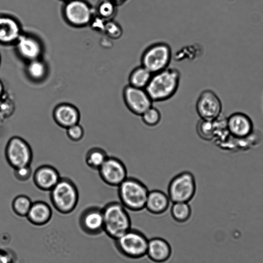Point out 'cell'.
I'll return each mask as SVG.
<instances>
[{"label": "cell", "instance_id": "obj_1", "mask_svg": "<svg viewBox=\"0 0 263 263\" xmlns=\"http://www.w3.org/2000/svg\"><path fill=\"white\" fill-rule=\"evenodd\" d=\"M180 78V72L177 69L168 67L153 73L145 90L153 102L167 100L176 93Z\"/></svg>", "mask_w": 263, "mask_h": 263}, {"label": "cell", "instance_id": "obj_2", "mask_svg": "<svg viewBox=\"0 0 263 263\" xmlns=\"http://www.w3.org/2000/svg\"><path fill=\"white\" fill-rule=\"evenodd\" d=\"M104 231L111 238L117 239L131 229L127 210L120 202L112 201L102 209Z\"/></svg>", "mask_w": 263, "mask_h": 263}, {"label": "cell", "instance_id": "obj_3", "mask_svg": "<svg viewBox=\"0 0 263 263\" xmlns=\"http://www.w3.org/2000/svg\"><path fill=\"white\" fill-rule=\"evenodd\" d=\"M118 187L120 202L127 210L138 212L145 209L149 191L142 181L127 177Z\"/></svg>", "mask_w": 263, "mask_h": 263}, {"label": "cell", "instance_id": "obj_4", "mask_svg": "<svg viewBox=\"0 0 263 263\" xmlns=\"http://www.w3.org/2000/svg\"><path fill=\"white\" fill-rule=\"evenodd\" d=\"M50 199L54 209L67 214L76 208L79 201V192L74 183L70 179L61 177L50 191Z\"/></svg>", "mask_w": 263, "mask_h": 263}, {"label": "cell", "instance_id": "obj_5", "mask_svg": "<svg viewBox=\"0 0 263 263\" xmlns=\"http://www.w3.org/2000/svg\"><path fill=\"white\" fill-rule=\"evenodd\" d=\"M172 49L164 42H156L149 45L141 56V65L153 74L170 67L172 60Z\"/></svg>", "mask_w": 263, "mask_h": 263}, {"label": "cell", "instance_id": "obj_6", "mask_svg": "<svg viewBox=\"0 0 263 263\" xmlns=\"http://www.w3.org/2000/svg\"><path fill=\"white\" fill-rule=\"evenodd\" d=\"M115 240L119 252L127 258L138 259L146 254L148 239L139 230L131 228Z\"/></svg>", "mask_w": 263, "mask_h": 263}, {"label": "cell", "instance_id": "obj_7", "mask_svg": "<svg viewBox=\"0 0 263 263\" xmlns=\"http://www.w3.org/2000/svg\"><path fill=\"white\" fill-rule=\"evenodd\" d=\"M196 191V183L193 174L185 171L172 178L168 185L167 194L172 203L189 202L194 197Z\"/></svg>", "mask_w": 263, "mask_h": 263}, {"label": "cell", "instance_id": "obj_8", "mask_svg": "<svg viewBox=\"0 0 263 263\" xmlns=\"http://www.w3.org/2000/svg\"><path fill=\"white\" fill-rule=\"evenodd\" d=\"M5 156L8 164L13 169L30 165L33 158L31 148L24 139L14 136L8 141Z\"/></svg>", "mask_w": 263, "mask_h": 263}, {"label": "cell", "instance_id": "obj_9", "mask_svg": "<svg viewBox=\"0 0 263 263\" xmlns=\"http://www.w3.org/2000/svg\"><path fill=\"white\" fill-rule=\"evenodd\" d=\"M196 110L200 119L214 121L220 117L222 104L214 91L205 89L200 93L198 98Z\"/></svg>", "mask_w": 263, "mask_h": 263}, {"label": "cell", "instance_id": "obj_10", "mask_svg": "<svg viewBox=\"0 0 263 263\" xmlns=\"http://www.w3.org/2000/svg\"><path fill=\"white\" fill-rule=\"evenodd\" d=\"M122 97L128 110L137 116H141L153 106V101L145 89L135 87L128 84L123 89Z\"/></svg>", "mask_w": 263, "mask_h": 263}, {"label": "cell", "instance_id": "obj_11", "mask_svg": "<svg viewBox=\"0 0 263 263\" xmlns=\"http://www.w3.org/2000/svg\"><path fill=\"white\" fill-rule=\"evenodd\" d=\"M101 179L107 184L118 186L127 177L124 163L119 158L108 157L98 169Z\"/></svg>", "mask_w": 263, "mask_h": 263}, {"label": "cell", "instance_id": "obj_12", "mask_svg": "<svg viewBox=\"0 0 263 263\" xmlns=\"http://www.w3.org/2000/svg\"><path fill=\"white\" fill-rule=\"evenodd\" d=\"M226 126L230 135L237 140H244L251 136L254 131L251 119L246 114L236 112L226 119Z\"/></svg>", "mask_w": 263, "mask_h": 263}, {"label": "cell", "instance_id": "obj_13", "mask_svg": "<svg viewBox=\"0 0 263 263\" xmlns=\"http://www.w3.org/2000/svg\"><path fill=\"white\" fill-rule=\"evenodd\" d=\"M79 224L85 233L96 235L104 231L102 209L91 206L84 210L80 215Z\"/></svg>", "mask_w": 263, "mask_h": 263}, {"label": "cell", "instance_id": "obj_14", "mask_svg": "<svg viewBox=\"0 0 263 263\" xmlns=\"http://www.w3.org/2000/svg\"><path fill=\"white\" fill-rule=\"evenodd\" d=\"M61 178L58 170L49 165H43L38 167L33 176L35 186L45 191H50L52 189Z\"/></svg>", "mask_w": 263, "mask_h": 263}, {"label": "cell", "instance_id": "obj_15", "mask_svg": "<svg viewBox=\"0 0 263 263\" xmlns=\"http://www.w3.org/2000/svg\"><path fill=\"white\" fill-rule=\"evenodd\" d=\"M53 118L59 126L67 128L79 123L80 114L74 106L62 103L57 106L53 111Z\"/></svg>", "mask_w": 263, "mask_h": 263}, {"label": "cell", "instance_id": "obj_16", "mask_svg": "<svg viewBox=\"0 0 263 263\" xmlns=\"http://www.w3.org/2000/svg\"><path fill=\"white\" fill-rule=\"evenodd\" d=\"M172 253L170 243L161 237L148 239L146 254L148 258L155 263H163L171 257Z\"/></svg>", "mask_w": 263, "mask_h": 263}, {"label": "cell", "instance_id": "obj_17", "mask_svg": "<svg viewBox=\"0 0 263 263\" xmlns=\"http://www.w3.org/2000/svg\"><path fill=\"white\" fill-rule=\"evenodd\" d=\"M65 14L68 21L75 25H84L91 18V10L88 6L80 1H73L65 7Z\"/></svg>", "mask_w": 263, "mask_h": 263}, {"label": "cell", "instance_id": "obj_18", "mask_svg": "<svg viewBox=\"0 0 263 263\" xmlns=\"http://www.w3.org/2000/svg\"><path fill=\"white\" fill-rule=\"evenodd\" d=\"M170 199L167 194L159 190L149 191L145 209L151 214L160 215L168 209Z\"/></svg>", "mask_w": 263, "mask_h": 263}, {"label": "cell", "instance_id": "obj_19", "mask_svg": "<svg viewBox=\"0 0 263 263\" xmlns=\"http://www.w3.org/2000/svg\"><path fill=\"white\" fill-rule=\"evenodd\" d=\"M52 215V210L48 203L37 201L32 202L26 217L32 224L40 226L47 224L50 220Z\"/></svg>", "mask_w": 263, "mask_h": 263}, {"label": "cell", "instance_id": "obj_20", "mask_svg": "<svg viewBox=\"0 0 263 263\" xmlns=\"http://www.w3.org/2000/svg\"><path fill=\"white\" fill-rule=\"evenodd\" d=\"M20 36L17 23L12 18L0 16V43L7 44L17 41Z\"/></svg>", "mask_w": 263, "mask_h": 263}, {"label": "cell", "instance_id": "obj_21", "mask_svg": "<svg viewBox=\"0 0 263 263\" xmlns=\"http://www.w3.org/2000/svg\"><path fill=\"white\" fill-rule=\"evenodd\" d=\"M17 41L18 51L23 58L31 61L37 58L41 48L36 40L30 36L20 35Z\"/></svg>", "mask_w": 263, "mask_h": 263}, {"label": "cell", "instance_id": "obj_22", "mask_svg": "<svg viewBox=\"0 0 263 263\" xmlns=\"http://www.w3.org/2000/svg\"><path fill=\"white\" fill-rule=\"evenodd\" d=\"M153 73L143 66L140 65L134 68L128 76V85L139 88L145 89L148 84Z\"/></svg>", "mask_w": 263, "mask_h": 263}, {"label": "cell", "instance_id": "obj_23", "mask_svg": "<svg viewBox=\"0 0 263 263\" xmlns=\"http://www.w3.org/2000/svg\"><path fill=\"white\" fill-rule=\"evenodd\" d=\"M107 157V153L104 149L100 147H93L87 152L85 161L89 167L98 170Z\"/></svg>", "mask_w": 263, "mask_h": 263}, {"label": "cell", "instance_id": "obj_24", "mask_svg": "<svg viewBox=\"0 0 263 263\" xmlns=\"http://www.w3.org/2000/svg\"><path fill=\"white\" fill-rule=\"evenodd\" d=\"M171 214L175 221L184 223L191 217L192 210L189 202H174L171 206Z\"/></svg>", "mask_w": 263, "mask_h": 263}, {"label": "cell", "instance_id": "obj_25", "mask_svg": "<svg viewBox=\"0 0 263 263\" xmlns=\"http://www.w3.org/2000/svg\"><path fill=\"white\" fill-rule=\"evenodd\" d=\"M32 201L28 196L21 195L15 197L12 202L14 213L20 217H26L32 205Z\"/></svg>", "mask_w": 263, "mask_h": 263}, {"label": "cell", "instance_id": "obj_26", "mask_svg": "<svg viewBox=\"0 0 263 263\" xmlns=\"http://www.w3.org/2000/svg\"><path fill=\"white\" fill-rule=\"evenodd\" d=\"M199 137L205 141H210L214 138L215 127L214 121L200 119L196 126Z\"/></svg>", "mask_w": 263, "mask_h": 263}, {"label": "cell", "instance_id": "obj_27", "mask_svg": "<svg viewBox=\"0 0 263 263\" xmlns=\"http://www.w3.org/2000/svg\"><path fill=\"white\" fill-rule=\"evenodd\" d=\"M118 6L111 0H103L98 6V12L102 18L107 21L111 20L117 13Z\"/></svg>", "mask_w": 263, "mask_h": 263}, {"label": "cell", "instance_id": "obj_28", "mask_svg": "<svg viewBox=\"0 0 263 263\" xmlns=\"http://www.w3.org/2000/svg\"><path fill=\"white\" fill-rule=\"evenodd\" d=\"M141 117L143 122L148 126L157 125L161 118L160 111L153 106L146 110Z\"/></svg>", "mask_w": 263, "mask_h": 263}, {"label": "cell", "instance_id": "obj_29", "mask_svg": "<svg viewBox=\"0 0 263 263\" xmlns=\"http://www.w3.org/2000/svg\"><path fill=\"white\" fill-rule=\"evenodd\" d=\"M27 70L30 76L35 80L41 79L46 73V67L44 64L36 59L31 61Z\"/></svg>", "mask_w": 263, "mask_h": 263}, {"label": "cell", "instance_id": "obj_30", "mask_svg": "<svg viewBox=\"0 0 263 263\" xmlns=\"http://www.w3.org/2000/svg\"><path fill=\"white\" fill-rule=\"evenodd\" d=\"M104 29L107 34L114 40L118 39L122 35V27L118 22L113 20L107 21Z\"/></svg>", "mask_w": 263, "mask_h": 263}, {"label": "cell", "instance_id": "obj_31", "mask_svg": "<svg viewBox=\"0 0 263 263\" xmlns=\"http://www.w3.org/2000/svg\"><path fill=\"white\" fill-rule=\"evenodd\" d=\"M66 134L69 139L76 142L82 139L84 132L82 126L78 123L67 128Z\"/></svg>", "mask_w": 263, "mask_h": 263}, {"label": "cell", "instance_id": "obj_32", "mask_svg": "<svg viewBox=\"0 0 263 263\" xmlns=\"http://www.w3.org/2000/svg\"><path fill=\"white\" fill-rule=\"evenodd\" d=\"M32 174L30 165L24 166L14 169V176L18 180L25 181L28 180Z\"/></svg>", "mask_w": 263, "mask_h": 263}, {"label": "cell", "instance_id": "obj_33", "mask_svg": "<svg viewBox=\"0 0 263 263\" xmlns=\"http://www.w3.org/2000/svg\"><path fill=\"white\" fill-rule=\"evenodd\" d=\"M0 263H14L12 255L8 251L0 248Z\"/></svg>", "mask_w": 263, "mask_h": 263}, {"label": "cell", "instance_id": "obj_34", "mask_svg": "<svg viewBox=\"0 0 263 263\" xmlns=\"http://www.w3.org/2000/svg\"><path fill=\"white\" fill-rule=\"evenodd\" d=\"M115 2L116 4H117L118 6H120L124 3H125L126 2H127L128 0H111Z\"/></svg>", "mask_w": 263, "mask_h": 263}, {"label": "cell", "instance_id": "obj_35", "mask_svg": "<svg viewBox=\"0 0 263 263\" xmlns=\"http://www.w3.org/2000/svg\"><path fill=\"white\" fill-rule=\"evenodd\" d=\"M2 90H3V86H2V83L0 82V96H1V95L2 94Z\"/></svg>", "mask_w": 263, "mask_h": 263}]
</instances>
